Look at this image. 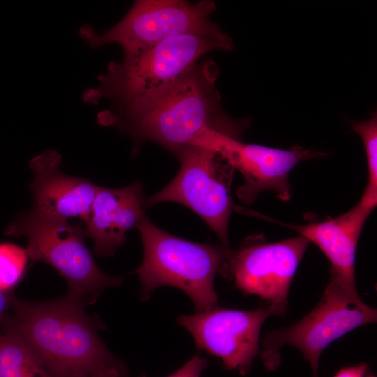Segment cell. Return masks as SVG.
I'll list each match as a JSON object with an SVG mask.
<instances>
[{"mask_svg": "<svg viewBox=\"0 0 377 377\" xmlns=\"http://www.w3.org/2000/svg\"><path fill=\"white\" fill-rule=\"evenodd\" d=\"M218 75L213 60H200L157 94L101 111L98 122L128 134L134 141L133 155L146 142L173 153L193 145L208 131L240 139L250 121L233 119L224 112L216 86Z\"/></svg>", "mask_w": 377, "mask_h": 377, "instance_id": "6da1fadb", "label": "cell"}, {"mask_svg": "<svg viewBox=\"0 0 377 377\" xmlns=\"http://www.w3.org/2000/svg\"><path fill=\"white\" fill-rule=\"evenodd\" d=\"M84 306L68 294L43 302L15 296L0 327L19 337L51 377H85L110 370L127 372L100 339Z\"/></svg>", "mask_w": 377, "mask_h": 377, "instance_id": "7a4b0ae2", "label": "cell"}, {"mask_svg": "<svg viewBox=\"0 0 377 377\" xmlns=\"http://www.w3.org/2000/svg\"><path fill=\"white\" fill-rule=\"evenodd\" d=\"M234 48L233 40L221 34H186L166 38L121 62H111L98 77L99 84L86 90V103L102 98L120 107L144 100L164 90L186 73L207 53Z\"/></svg>", "mask_w": 377, "mask_h": 377, "instance_id": "3957f363", "label": "cell"}, {"mask_svg": "<svg viewBox=\"0 0 377 377\" xmlns=\"http://www.w3.org/2000/svg\"><path fill=\"white\" fill-rule=\"evenodd\" d=\"M137 228L143 245V260L135 272L143 300L156 288L171 286L189 296L196 313L216 306L218 294L214 288V279L230 249L176 237L158 228L146 216Z\"/></svg>", "mask_w": 377, "mask_h": 377, "instance_id": "277c9868", "label": "cell"}, {"mask_svg": "<svg viewBox=\"0 0 377 377\" xmlns=\"http://www.w3.org/2000/svg\"><path fill=\"white\" fill-rule=\"evenodd\" d=\"M5 235L24 236L25 249L33 262H44L64 276L68 294L84 305L93 303L110 286L120 285L122 278L104 273L86 246L84 228L33 209L20 214L6 229Z\"/></svg>", "mask_w": 377, "mask_h": 377, "instance_id": "5b68a950", "label": "cell"}, {"mask_svg": "<svg viewBox=\"0 0 377 377\" xmlns=\"http://www.w3.org/2000/svg\"><path fill=\"white\" fill-rule=\"evenodd\" d=\"M376 318V309L365 304L357 293L330 277L321 300L309 313L290 327L265 336L260 358L267 369L274 371L280 364L281 348L290 345L309 361L313 377H318L319 359L324 350L355 328L375 323Z\"/></svg>", "mask_w": 377, "mask_h": 377, "instance_id": "8992f818", "label": "cell"}, {"mask_svg": "<svg viewBox=\"0 0 377 377\" xmlns=\"http://www.w3.org/2000/svg\"><path fill=\"white\" fill-rule=\"evenodd\" d=\"M180 163L175 178L158 193L146 198V206L172 202L184 205L198 215L230 249L229 221L234 204L231 184L235 169L219 152L189 145L172 153Z\"/></svg>", "mask_w": 377, "mask_h": 377, "instance_id": "52a82bcc", "label": "cell"}, {"mask_svg": "<svg viewBox=\"0 0 377 377\" xmlns=\"http://www.w3.org/2000/svg\"><path fill=\"white\" fill-rule=\"evenodd\" d=\"M216 10L210 0H138L105 33L98 34L89 24L81 27L79 33L93 49L114 43L122 47L124 57L131 56L175 36L224 33L211 20Z\"/></svg>", "mask_w": 377, "mask_h": 377, "instance_id": "ba28073f", "label": "cell"}, {"mask_svg": "<svg viewBox=\"0 0 377 377\" xmlns=\"http://www.w3.org/2000/svg\"><path fill=\"white\" fill-rule=\"evenodd\" d=\"M194 145L219 152L235 170L242 174L244 182L236 194L241 201L248 205L266 191H274L283 201L290 200L291 186L288 177L291 170L301 161L325 156V153L298 145L290 149H281L246 143L214 131L205 133Z\"/></svg>", "mask_w": 377, "mask_h": 377, "instance_id": "9c48e42d", "label": "cell"}, {"mask_svg": "<svg viewBox=\"0 0 377 377\" xmlns=\"http://www.w3.org/2000/svg\"><path fill=\"white\" fill-rule=\"evenodd\" d=\"M309 244L300 235L276 242L246 240L239 249H230L222 267L239 290L260 297L283 313L293 276Z\"/></svg>", "mask_w": 377, "mask_h": 377, "instance_id": "30bf717a", "label": "cell"}, {"mask_svg": "<svg viewBox=\"0 0 377 377\" xmlns=\"http://www.w3.org/2000/svg\"><path fill=\"white\" fill-rule=\"evenodd\" d=\"M281 313L269 305L251 311L215 306L193 315H181L177 320L192 334L198 348L221 359L225 368L246 375L259 351L263 323Z\"/></svg>", "mask_w": 377, "mask_h": 377, "instance_id": "8fae6325", "label": "cell"}, {"mask_svg": "<svg viewBox=\"0 0 377 377\" xmlns=\"http://www.w3.org/2000/svg\"><path fill=\"white\" fill-rule=\"evenodd\" d=\"M61 160L58 151L48 149L30 161L32 209L58 219L77 218L84 222L98 186L88 179L62 172Z\"/></svg>", "mask_w": 377, "mask_h": 377, "instance_id": "7c38bea8", "label": "cell"}, {"mask_svg": "<svg viewBox=\"0 0 377 377\" xmlns=\"http://www.w3.org/2000/svg\"><path fill=\"white\" fill-rule=\"evenodd\" d=\"M147 209L140 182L117 188L98 186L84 222L86 236L94 243L95 254L113 256L125 242L126 233L138 228Z\"/></svg>", "mask_w": 377, "mask_h": 377, "instance_id": "4fadbf2b", "label": "cell"}, {"mask_svg": "<svg viewBox=\"0 0 377 377\" xmlns=\"http://www.w3.org/2000/svg\"><path fill=\"white\" fill-rule=\"evenodd\" d=\"M375 205L360 200L345 213L319 222L288 224L323 252L331 263L330 277L353 293H357L355 277V252L364 225Z\"/></svg>", "mask_w": 377, "mask_h": 377, "instance_id": "5bb4252c", "label": "cell"}, {"mask_svg": "<svg viewBox=\"0 0 377 377\" xmlns=\"http://www.w3.org/2000/svg\"><path fill=\"white\" fill-rule=\"evenodd\" d=\"M0 377H51L34 352L16 335L0 327Z\"/></svg>", "mask_w": 377, "mask_h": 377, "instance_id": "9a60e30c", "label": "cell"}, {"mask_svg": "<svg viewBox=\"0 0 377 377\" xmlns=\"http://www.w3.org/2000/svg\"><path fill=\"white\" fill-rule=\"evenodd\" d=\"M354 132L361 138L365 149L368 180L361 200L376 206L377 204V115L368 119L353 122Z\"/></svg>", "mask_w": 377, "mask_h": 377, "instance_id": "2e32d148", "label": "cell"}, {"mask_svg": "<svg viewBox=\"0 0 377 377\" xmlns=\"http://www.w3.org/2000/svg\"><path fill=\"white\" fill-rule=\"evenodd\" d=\"M29 257L25 249L0 242V289L13 290L24 277Z\"/></svg>", "mask_w": 377, "mask_h": 377, "instance_id": "e0dca14e", "label": "cell"}, {"mask_svg": "<svg viewBox=\"0 0 377 377\" xmlns=\"http://www.w3.org/2000/svg\"><path fill=\"white\" fill-rule=\"evenodd\" d=\"M209 361L196 355L168 377H200Z\"/></svg>", "mask_w": 377, "mask_h": 377, "instance_id": "ac0fdd59", "label": "cell"}, {"mask_svg": "<svg viewBox=\"0 0 377 377\" xmlns=\"http://www.w3.org/2000/svg\"><path fill=\"white\" fill-rule=\"evenodd\" d=\"M15 296L13 290L0 289V327L10 311Z\"/></svg>", "mask_w": 377, "mask_h": 377, "instance_id": "d6986e66", "label": "cell"}, {"mask_svg": "<svg viewBox=\"0 0 377 377\" xmlns=\"http://www.w3.org/2000/svg\"><path fill=\"white\" fill-rule=\"evenodd\" d=\"M367 366L364 364L344 367L340 369L334 377H365Z\"/></svg>", "mask_w": 377, "mask_h": 377, "instance_id": "ffe728a7", "label": "cell"}, {"mask_svg": "<svg viewBox=\"0 0 377 377\" xmlns=\"http://www.w3.org/2000/svg\"><path fill=\"white\" fill-rule=\"evenodd\" d=\"M126 374L127 372L117 370H110L96 373L85 377H126Z\"/></svg>", "mask_w": 377, "mask_h": 377, "instance_id": "44dd1931", "label": "cell"}, {"mask_svg": "<svg viewBox=\"0 0 377 377\" xmlns=\"http://www.w3.org/2000/svg\"><path fill=\"white\" fill-rule=\"evenodd\" d=\"M365 377H375L373 375L366 376Z\"/></svg>", "mask_w": 377, "mask_h": 377, "instance_id": "7402d4cb", "label": "cell"}]
</instances>
